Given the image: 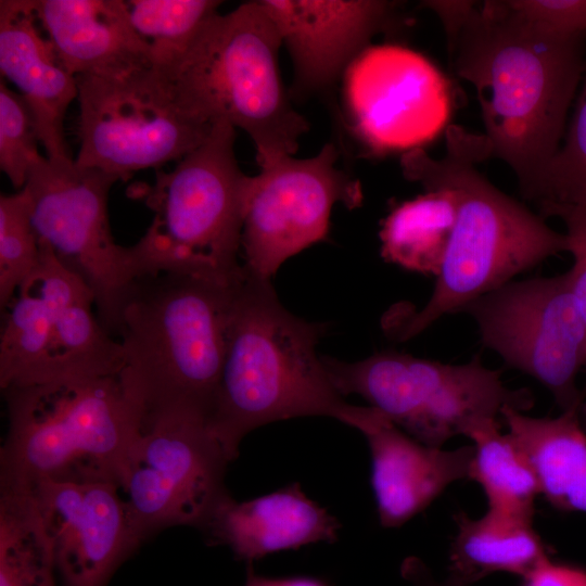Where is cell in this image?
I'll list each match as a JSON object with an SVG mask.
<instances>
[{
  "mask_svg": "<svg viewBox=\"0 0 586 586\" xmlns=\"http://www.w3.org/2000/svg\"><path fill=\"white\" fill-rule=\"evenodd\" d=\"M343 78L351 125L371 152L422 149L450 126L451 85L431 61L409 48L369 46Z\"/></svg>",
  "mask_w": 586,
  "mask_h": 586,
  "instance_id": "cell-14",
  "label": "cell"
},
{
  "mask_svg": "<svg viewBox=\"0 0 586 586\" xmlns=\"http://www.w3.org/2000/svg\"><path fill=\"white\" fill-rule=\"evenodd\" d=\"M536 202L586 206V72L573 116Z\"/></svg>",
  "mask_w": 586,
  "mask_h": 586,
  "instance_id": "cell-30",
  "label": "cell"
},
{
  "mask_svg": "<svg viewBox=\"0 0 586 586\" xmlns=\"http://www.w3.org/2000/svg\"><path fill=\"white\" fill-rule=\"evenodd\" d=\"M538 205L543 217H558L565 225L568 252L573 256V265L568 272L572 293L586 330V206L551 202ZM582 395L583 398L586 397V383Z\"/></svg>",
  "mask_w": 586,
  "mask_h": 586,
  "instance_id": "cell-32",
  "label": "cell"
},
{
  "mask_svg": "<svg viewBox=\"0 0 586 586\" xmlns=\"http://www.w3.org/2000/svg\"><path fill=\"white\" fill-rule=\"evenodd\" d=\"M216 0H129L131 24L146 43L153 68L166 75L217 14Z\"/></svg>",
  "mask_w": 586,
  "mask_h": 586,
  "instance_id": "cell-28",
  "label": "cell"
},
{
  "mask_svg": "<svg viewBox=\"0 0 586 586\" xmlns=\"http://www.w3.org/2000/svg\"><path fill=\"white\" fill-rule=\"evenodd\" d=\"M234 142L235 128L218 122L170 171L157 169L153 184L136 188L153 212L148 230L129 247L137 278L168 272L222 285L242 278L252 176L241 170Z\"/></svg>",
  "mask_w": 586,
  "mask_h": 586,
  "instance_id": "cell-6",
  "label": "cell"
},
{
  "mask_svg": "<svg viewBox=\"0 0 586 586\" xmlns=\"http://www.w3.org/2000/svg\"><path fill=\"white\" fill-rule=\"evenodd\" d=\"M526 17L568 34H586V0H508Z\"/></svg>",
  "mask_w": 586,
  "mask_h": 586,
  "instance_id": "cell-33",
  "label": "cell"
},
{
  "mask_svg": "<svg viewBox=\"0 0 586 586\" xmlns=\"http://www.w3.org/2000/svg\"><path fill=\"white\" fill-rule=\"evenodd\" d=\"M0 586H62L28 488L0 486Z\"/></svg>",
  "mask_w": 586,
  "mask_h": 586,
  "instance_id": "cell-27",
  "label": "cell"
},
{
  "mask_svg": "<svg viewBox=\"0 0 586 586\" xmlns=\"http://www.w3.org/2000/svg\"><path fill=\"white\" fill-rule=\"evenodd\" d=\"M462 310L509 367L544 385L563 411L579 408L576 378L586 366V330L568 271L510 281Z\"/></svg>",
  "mask_w": 586,
  "mask_h": 586,
  "instance_id": "cell-12",
  "label": "cell"
},
{
  "mask_svg": "<svg viewBox=\"0 0 586 586\" xmlns=\"http://www.w3.org/2000/svg\"><path fill=\"white\" fill-rule=\"evenodd\" d=\"M39 239L30 215V202L23 188L0 196V307L10 302L38 264Z\"/></svg>",
  "mask_w": 586,
  "mask_h": 586,
  "instance_id": "cell-29",
  "label": "cell"
},
{
  "mask_svg": "<svg viewBox=\"0 0 586 586\" xmlns=\"http://www.w3.org/2000/svg\"><path fill=\"white\" fill-rule=\"evenodd\" d=\"M445 154L432 158L423 149L406 152L404 176L425 190L447 189L455 199L456 222L429 302L397 324L386 326L394 339L406 341L446 314L508 283L548 257L568 252L565 233L545 217L500 191L476 165L491 158L484 135L450 125Z\"/></svg>",
  "mask_w": 586,
  "mask_h": 586,
  "instance_id": "cell-2",
  "label": "cell"
},
{
  "mask_svg": "<svg viewBox=\"0 0 586 586\" xmlns=\"http://www.w3.org/2000/svg\"><path fill=\"white\" fill-rule=\"evenodd\" d=\"M79 151L75 162L126 181L133 173L180 161L214 125L187 113L168 78L152 66L75 77Z\"/></svg>",
  "mask_w": 586,
  "mask_h": 586,
  "instance_id": "cell-9",
  "label": "cell"
},
{
  "mask_svg": "<svg viewBox=\"0 0 586 586\" xmlns=\"http://www.w3.org/2000/svg\"><path fill=\"white\" fill-rule=\"evenodd\" d=\"M457 533L449 553L448 578L470 586L496 572L523 578L548 559L539 535L526 522L488 511L473 519L455 515Z\"/></svg>",
  "mask_w": 586,
  "mask_h": 586,
  "instance_id": "cell-23",
  "label": "cell"
},
{
  "mask_svg": "<svg viewBox=\"0 0 586 586\" xmlns=\"http://www.w3.org/2000/svg\"><path fill=\"white\" fill-rule=\"evenodd\" d=\"M229 462L203 412H177L144 423L120 487L139 546L170 526L202 531L230 496L225 486Z\"/></svg>",
  "mask_w": 586,
  "mask_h": 586,
  "instance_id": "cell-11",
  "label": "cell"
},
{
  "mask_svg": "<svg viewBox=\"0 0 586 586\" xmlns=\"http://www.w3.org/2000/svg\"><path fill=\"white\" fill-rule=\"evenodd\" d=\"M238 282L168 272L133 281L116 333L124 353L120 374L141 404L142 426L177 412L209 416Z\"/></svg>",
  "mask_w": 586,
  "mask_h": 586,
  "instance_id": "cell-4",
  "label": "cell"
},
{
  "mask_svg": "<svg viewBox=\"0 0 586 586\" xmlns=\"http://www.w3.org/2000/svg\"><path fill=\"white\" fill-rule=\"evenodd\" d=\"M25 488L50 542L62 586H106L139 547L118 485L39 481Z\"/></svg>",
  "mask_w": 586,
  "mask_h": 586,
  "instance_id": "cell-15",
  "label": "cell"
},
{
  "mask_svg": "<svg viewBox=\"0 0 586 586\" xmlns=\"http://www.w3.org/2000/svg\"><path fill=\"white\" fill-rule=\"evenodd\" d=\"M523 586H586V572L548 558L524 577Z\"/></svg>",
  "mask_w": 586,
  "mask_h": 586,
  "instance_id": "cell-35",
  "label": "cell"
},
{
  "mask_svg": "<svg viewBox=\"0 0 586 586\" xmlns=\"http://www.w3.org/2000/svg\"><path fill=\"white\" fill-rule=\"evenodd\" d=\"M279 30L301 91H320L386 29L395 3L381 0H259ZM300 91V92H301Z\"/></svg>",
  "mask_w": 586,
  "mask_h": 586,
  "instance_id": "cell-16",
  "label": "cell"
},
{
  "mask_svg": "<svg viewBox=\"0 0 586 586\" xmlns=\"http://www.w3.org/2000/svg\"><path fill=\"white\" fill-rule=\"evenodd\" d=\"M282 44L260 1H249L217 13L165 76L187 113L241 128L256 156L293 155L309 125L284 90L278 62Z\"/></svg>",
  "mask_w": 586,
  "mask_h": 586,
  "instance_id": "cell-7",
  "label": "cell"
},
{
  "mask_svg": "<svg viewBox=\"0 0 586 586\" xmlns=\"http://www.w3.org/2000/svg\"><path fill=\"white\" fill-rule=\"evenodd\" d=\"M118 180L73 158L42 157L24 187L39 241L89 286L99 320L111 335L137 279L130 249L114 241L107 218L109 192Z\"/></svg>",
  "mask_w": 586,
  "mask_h": 586,
  "instance_id": "cell-10",
  "label": "cell"
},
{
  "mask_svg": "<svg viewBox=\"0 0 586 586\" xmlns=\"http://www.w3.org/2000/svg\"><path fill=\"white\" fill-rule=\"evenodd\" d=\"M38 264L2 308L0 386L39 383L42 379L60 301L75 273L39 241Z\"/></svg>",
  "mask_w": 586,
  "mask_h": 586,
  "instance_id": "cell-21",
  "label": "cell"
},
{
  "mask_svg": "<svg viewBox=\"0 0 586 586\" xmlns=\"http://www.w3.org/2000/svg\"><path fill=\"white\" fill-rule=\"evenodd\" d=\"M321 360L343 397L360 395L400 430L431 447L442 448L476 422L496 419L506 406L522 411L533 404L527 391L505 386L500 372L484 367L477 356L463 365L391 351L355 362L328 356Z\"/></svg>",
  "mask_w": 586,
  "mask_h": 586,
  "instance_id": "cell-8",
  "label": "cell"
},
{
  "mask_svg": "<svg viewBox=\"0 0 586 586\" xmlns=\"http://www.w3.org/2000/svg\"><path fill=\"white\" fill-rule=\"evenodd\" d=\"M324 331L326 324L291 314L270 280L244 267L208 416L209 428L231 461L246 434L271 422L323 416L356 428L364 407L345 402L316 353Z\"/></svg>",
  "mask_w": 586,
  "mask_h": 586,
  "instance_id": "cell-3",
  "label": "cell"
},
{
  "mask_svg": "<svg viewBox=\"0 0 586 586\" xmlns=\"http://www.w3.org/2000/svg\"><path fill=\"white\" fill-rule=\"evenodd\" d=\"M2 391L9 429L0 450V486L53 481L122 487L143 410L120 373Z\"/></svg>",
  "mask_w": 586,
  "mask_h": 586,
  "instance_id": "cell-5",
  "label": "cell"
},
{
  "mask_svg": "<svg viewBox=\"0 0 586 586\" xmlns=\"http://www.w3.org/2000/svg\"><path fill=\"white\" fill-rule=\"evenodd\" d=\"M92 305H95L92 291L79 277H75L56 309L39 383L122 372L123 347L93 316Z\"/></svg>",
  "mask_w": 586,
  "mask_h": 586,
  "instance_id": "cell-24",
  "label": "cell"
},
{
  "mask_svg": "<svg viewBox=\"0 0 586 586\" xmlns=\"http://www.w3.org/2000/svg\"><path fill=\"white\" fill-rule=\"evenodd\" d=\"M422 4L438 16L445 31L448 54H450L460 31L476 5L475 2L433 0L423 1Z\"/></svg>",
  "mask_w": 586,
  "mask_h": 586,
  "instance_id": "cell-34",
  "label": "cell"
},
{
  "mask_svg": "<svg viewBox=\"0 0 586 586\" xmlns=\"http://www.w3.org/2000/svg\"><path fill=\"white\" fill-rule=\"evenodd\" d=\"M38 133L33 113L20 92L0 84V168L14 188L23 189L33 166L43 156L38 152Z\"/></svg>",
  "mask_w": 586,
  "mask_h": 586,
  "instance_id": "cell-31",
  "label": "cell"
},
{
  "mask_svg": "<svg viewBox=\"0 0 586 586\" xmlns=\"http://www.w3.org/2000/svg\"><path fill=\"white\" fill-rule=\"evenodd\" d=\"M243 586H331L324 579L313 576L269 577L255 572L253 563H247Z\"/></svg>",
  "mask_w": 586,
  "mask_h": 586,
  "instance_id": "cell-36",
  "label": "cell"
},
{
  "mask_svg": "<svg viewBox=\"0 0 586 586\" xmlns=\"http://www.w3.org/2000/svg\"><path fill=\"white\" fill-rule=\"evenodd\" d=\"M371 455V485L380 524L397 528L449 485L469 479L473 446L453 450L420 443L373 407L358 428Z\"/></svg>",
  "mask_w": 586,
  "mask_h": 586,
  "instance_id": "cell-17",
  "label": "cell"
},
{
  "mask_svg": "<svg viewBox=\"0 0 586 586\" xmlns=\"http://www.w3.org/2000/svg\"><path fill=\"white\" fill-rule=\"evenodd\" d=\"M402 576L413 586H459L448 577L437 581L428 566L418 558H407L400 568Z\"/></svg>",
  "mask_w": 586,
  "mask_h": 586,
  "instance_id": "cell-37",
  "label": "cell"
},
{
  "mask_svg": "<svg viewBox=\"0 0 586 586\" xmlns=\"http://www.w3.org/2000/svg\"><path fill=\"white\" fill-rule=\"evenodd\" d=\"M40 27L33 0L0 1V69L27 102L47 157L72 158L64 119L77 82Z\"/></svg>",
  "mask_w": 586,
  "mask_h": 586,
  "instance_id": "cell-18",
  "label": "cell"
},
{
  "mask_svg": "<svg viewBox=\"0 0 586 586\" xmlns=\"http://www.w3.org/2000/svg\"><path fill=\"white\" fill-rule=\"evenodd\" d=\"M36 15L73 76L152 66L125 0H33Z\"/></svg>",
  "mask_w": 586,
  "mask_h": 586,
  "instance_id": "cell-20",
  "label": "cell"
},
{
  "mask_svg": "<svg viewBox=\"0 0 586 586\" xmlns=\"http://www.w3.org/2000/svg\"><path fill=\"white\" fill-rule=\"evenodd\" d=\"M577 412L534 418L506 406L500 415L531 463L540 495L555 508L586 513V434Z\"/></svg>",
  "mask_w": 586,
  "mask_h": 586,
  "instance_id": "cell-22",
  "label": "cell"
},
{
  "mask_svg": "<svg viewBox=\"0 0 586 586\" xmlns=\"http://www.w3.org/2000/svg\"><path fill=\"white\" fill-rule=\"evenodd\" d=\"M339 152L326 143L314 156H256L259 173L252 176L242 231L244 267L269 279L290 257L322 241L332 207L361 205L357 180L336 166Z\"/></svg>",
  "mask_w": 586,
  "mask_h": 586,
  "instance_id": "cell-13",
  "label": "cell"
},
{
  "mask_svg": "<svg viewBox=\"0 0 586 586\" xmlns=\"http://www.w3.org/2000/svg\"><path fill=\"white\" fill-rule=\"evenodd\" d=\"M473 442L469 479L482 487L488 511L532 522L540 495L526 456L509 433L502 434L497 419H484L466 433Z\"/></svg>",
  "mask_w": 586,
  "mask_h": 586,
  "instance_id": "cell-26",
  "label": "cell"
},
{
  "mask_svg": "<svg viewBox=\"0 0 586 586\" xmlns=\"http://www.w3.org/2000/svg\"><path fill=\"white\" fill-rule=\"evenodd\" d=\"M586 34L535 22L508 1L475 5L449 54L481 106L491 158L514 173L523 198L537 201L586 72Z\"/></svg>",
  "mask_w": 586,
  "mask_h": 586,
  "instance_id": "cell-1",
  "label": "cell"
},
{
  "mask_svg": "<svg viewBox=\"0 0 586 586\" xmlns=\"http://www.w3.org/2000/svg\"><path fill=\"white\" fill-rule=\"evenodd\" d=\"M341 523L311 500L300 483L244 501L229 496L202 530L212 545L228 546L253 563L271 553L337 540Z\"/></svg>",
  "mask_w": 586,
  "mask_h": 586,
  "instance_id": "cell-19",
  "label": "cell"
},
{
  "mask_svg": "<svg viewBox=\"0 0 586 586\" xmlns=\"http://www.w3.org/2000/svg\"><path fill=\"white\" fill-rule=\"evenodd\" d=\"M456 203L447 189L396 205L382 224L381 255L410 271L438 276L456 222Z\"/></svg>",
  "mask_w": 586,
  "mask_h": 586,
  "instance_id": "cell-25",
  "label": "cell"
}]
</instances>
